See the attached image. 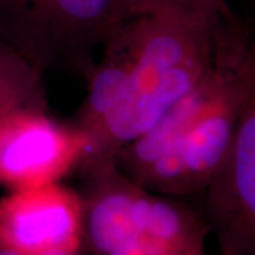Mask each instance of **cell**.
Here are the masks:
<instances>
[{
	"label": "cell",
	"instance_id": "obj_1",
	"mask_svg": "<svg viewBox=\"0 0 255 255\" xmlns=\"http://www.w3.org/2000/svg\"><path fill=\"white\" fill-rule=\"evenodd\" d=\"M214 27L137 14L111 31L85 77L87 94L73 119L88 136L77 173L111 160L199 82L213 63Z\"/></svg>",
	"mask_w": 255,
	"mask_h": 255
},
{
	"label": "cell",
	"instance_id": "obj_2",
	"mask_svg": "<svg viewBox=\"0 0 255 255\" xmlns=\"http://www.w3.org/2000/svg\"><path fill=\"white\" fill-rule=\"evenodd\" d=\"M255 100V47L233 11L214 27L213 63L199 82L112 160L147 190L200 196L231 143L243 111Z\"/></svg>",
	"mask_w": 255,
	"mask_h": 255
},
{
	"label": "cell",
	"instance_id": "obj_3",
	"mask_svg": "<svg viewBox=\"0 0 255 255\" xmlns=\"http://www.w3.org/2000/svg\"><path fill=\"white\" fill-rule=\"evenodd\" d=\"M78 174L88 255H207L210 228L186 197L147 190L112 159Z\"/></svg>",
	"mask_w": 255,
	"mask_h": 255
},
{
	"label": "cell",
	"instance_id": "obj_4",
	"mask_svg": "<svg viewBox=\"0 0 255 255\" xmlns=\"http://www.w3.org/2000/svg\"><path fill=\"white\" fill-rule=\"evenodd\" d=\"M124 20L122 0H0V41L41 74L85 78Z\"/></svg>",
	"mask_w": 255,
	"mask_h": 255
},
{
	"label": "cell",
	"instance_id": "obj_5",
	"mask_svg": "<svg viewBox=\"0 0 255 255\" xmlns=\"http://www.w3.org/2000/svg\"><path fill=\"white\" fill-rule=\"evenodd\" d=\"M87 136L48 107H23L0 121V186L7 190L61 182L77 173Z\"/></svg>",
	"mask_w": 255,
	"mask_h": 255
},
{
	"label": "cell",
	"instance_id": "obj_6",
	"mask_svg": "<svg viewBox=\"0 0 255 255\" xmlns=\"http://www.w3.org/2000/svg\"><path fill=\"white\" fill-rule=\"evenodd\" d=\"M199 197L221 255H254L255 100L243 111L231 143Z\"/></svg>",
	"mask_w": 255,
	"mask_h": 255
},
{
	"label": "cell",
	"instance_id": "obj_7",
	"mask_svg": "<svg viewBox=\"0 0 255 255\" xmlns=\"http://www.w3.org/2000/svg\"><path fill=\"white\" fill-rule=\"evenodd\" d=\"M0 243L31 255L84 253L81 193L63 182L7 190L0 197Z\"/></svg>",
	"mask_w": 255,
	"mask_h": 255
},
{
	"label": "cell",
	"instance_id": "obj_8",
	"mask_svg": "<svg viewBox=\"0 0 255 255\" xmlns=\"http://www.w3.org/2000/svg\"><path fill=\"white\" fill-rule=\"evenodd\" d=\"M43 75L0 41V121L23 107H48Z\"/></svg>",
	"mask_w": 255,
	"mask_h": 255
},
{
	"label": "cell",
	"instance_id": "obj_9",
	"mask_svg": "<svg viewBox=\"0 0 255 255\" xmlns=\"http://www.w3.org/2000/svg\"><path fill=\"white\" fill-rule=\"evenodd\" d=\"M231 0H122L125 18L155 14L186 23L214 27L230 9Z\"/></svg>",
	"mask_w": 255,
	"mask_h": 255
},
{
	"label": "cell",
	"instance_id": "obj_10",
	"mask_svg": "<svg viewBox=\"0 0 255 255\" xmlns=\"http://www.w3.org/2000/svg\"><path fill=\"white\" fill-rule=\"evenodd\" d=\"M0 255H31V254H26V253H21V251H17L11 247H7L6 244L0 243ZM48 255H88L87 251L84 253H80V254H48Z\"/></svg>",
	"mask_w": 255,
	"mask_h": 255
}]
</instances>
